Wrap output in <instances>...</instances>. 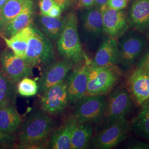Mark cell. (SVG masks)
<instances>
[{"instance_id": "cell-1", "label": "cell", "mask_w": 149, "mask_h": 149, "mask_svg": "<svg viewBox=\"0 0 149 149\" xmlns=\"http://www.w3.org/2000/svg\"><path fill=\"white\" fill-rule=\"evenodd\" d=\"M54 127V120L50 114L42 110L31 112L21 125L19 148H42Z\"/></svg>"}, {"instance_id": "cell-2", "label": "cell", "mask_w": 149, "mask_h": 149, "mask_svg": "<svg viewBox=\"0 0 149 149\" xmlns=\"http://www.w3.org/2000/svg\"><path fill=\"white\" fill-rule=\"evenodd\" d=\"M56 43L60 55L75 66L82 64L88 58L80 42L78 19L74 12L64 17V27Z\"/></svg>"}, {"instance_id": "cell-3", "label": "cell", "mask_w": 149, "mask_h": 149, "mask_svg": "<svg viewBox=\"0 0 149 149\" xmlns=\"http://www.w3.org/2000/svg\"><path fill=\"white\" fill-rule=\"evenodd\" d=\"M117 40V66L122 71H127L137 63L147 42L144 34L133 29L128 30Z\"/></svg>"}, {"instance_id": "cell-4", "label": "cell", "mask_w": 149, "mask_h": 149, "mask_svg": "<svg viewBox=\"0 0 149 149\" xmlns=\"http://www.w3.org/2000/svg\"><path fill=\"white\" fill-rule=\"evenodd\" d=\"M53 44L39 29L33 26L29 39L24 59L32 68L43 70L55 61Z\"/></svg>"}, {"instance_id": "cell-5", "label": "cell", "mask_w": 149, "mask_h": 149, "mask_svg": "<svg viewBox=\"0 0 149 149\" xmlns=\"http://www.w3.org/2000/svg\"><path fill=\"white\" fill-rule=\"evenodd\" d=\"M121 69L117 65L100 67L90 60L87 66V89L86 95H106L119 80Z\"/></svg>"}, {"instance_id": "cell-6", "label": "cell", "mask_w": 149, "mask_h": 149, "mask_svg": "<svg viewBox=\"0 0 149 149\" xmlns=\"http://www.w3.org/2000/svg\"><path fill=\"white\" fill-rule=\"evenodd\" d=\"M130 130V123L125 117L120 118L107 124L105 128L92 136L91 146L97 149L114 148L127 139Z\"/></svg>"}, {"instance_id": "cell-7", "label": "cell", "mask_w": 149, "mask_h": 149, "mask_svg": "<svg viewBox=\"0 0 149 149\" xmlns=\"http://www.w3.org/2000/svg\"><path fill=\"white\" fill-rule=\"evenodd\" d=\"M107 101L105 95H85L75 103L72 116L78 123H98L103 119Z\"/></svg>"}, {"instance_id": "cell-8", "label": "cell", "mask_w": 149, "mask_h": 149, "mask_svg": "<svg viewBox=\"0 0 149 149\" xmlns=\"http://www.w3.org/2000/svg\"><path fill=\"white\" fill-rule=\"evenodd\" d=\"M42 93L40 100L42 110L50 116L61 113L69 104L66 80Z\"/></svg>"}, {"instance_id": "cell-9", "label": "cell", "mask_w": 149, "mask_h": 149, "mask_svg": "<svg viewBox=\"0 0 149 149\" xmlns=\"http://www.w3.org/2000/svg\"><path fill=\"white\" fill-rule=\"evenodd\" d=\"M1 70L14 84L32 74V68L24 59L17 56L12 52L6 50L0 53Z\"/></svg>"}, {"instance_id": "cell-10", "label": "cell", "mask_w": 149, "mask_h": 149, "mask_svg": "<svg viewBox=\"0 0 149 149\" xmlns=\"http://www.w3.org/2000/svg\"><path fill=\"white\" fill-rule=\"evenodd\" d=\"M132 102L129 93L124 88L112 92L107 101V106L102 120L109 124L125 116L131 111Z\"/></svg>"}, {"instance_id": "cell-11", "label": "cell", "mask_w": 149, "mask_h": 149, "mask_svg": "<svg viewBox=\"0 0 149 149\" xmlns=\"http://www.w3.org/2000/svg\"><path fill=\"white\" fill-rule=\"evenodd\" d=\"M90 59H86L82 64L76 65L66 77L68 101L70 104H75L86 95L87 89V66Z\"/></svg>"}, {"instance_id": "cell-12", "label": "cell", "mask_w": 149, "mask_h": 149, "mask_svg": "<svg viewBox=\"0 0 149 149\" xmlns=\"http://www.w3.org/2000/svg\"><path fill=\"white\" fill-rule=\"evenodd\" d=\"M74 65L66 59L54 61L43 70L38 82L39 92L43 93L48 88L66 80Z\"/></svg>"}, {"instance_id": "cell-13", "label": "cell", "mask_w": 149, "mask_h": 149, "mask_svg": "<svg viewBox=\"0 0 149 149\" xmlns=\"http://www.w3.org/2000/svg\"><path fill=\"white\" fill-rule=\"evenodd\" d=\"M101 10L104 32L108 37L118 39L129 30L127 15L124 10H115L106 5Z\"/></svg>"}, {"instance_id": "cell-14", "label": "cell", "mask_w": 149, "mask_h": 149, "mask_svg": "<svg viewBox=\"0 0 149 149\" xmlns=\"http://www.w3.org/2000/svg\"><path fill=\"white\" fill-rule=\"evenodd\" d=\"M127 18L130 28L144 35L149 33V0H135Z\"/></svg>"}, {"instance_id": "cell-15", "label": "cell", "mask_w": 149, "mask_h": 149, "mask_svg": "<svg viewBox=\"0 0 149 149\" xmlns=\"http://www.w3.org/2000/svg\"><path fill=\"white\" fill-rule=\"evenodd\" d=\"M128 86L134 100L143 106L149 98V73L136 68L128 78Z\"/></svg>"}, {"instance_id": "cell-16", "label": "cell", "mask_w": 149, "mask_h": 149, "mask_svg": "<svg viewBox=\"0 0 149 149\" xmlns=\"http://www.w3.org/2000/svg\"><path fill=\"white\" fill-rule=\"evenodd\" d=\"M118 53L117 39L108 37L103 40L98 48L91 63L100 67L117 65Z\"/></svg>"}, {"instance_id": "cell-17", "label": "cell", "mask_w": 149, "mask_h": 149, "mask_svg": "<svg viewBox=\"0 0 149 149\" xmlns=\"http://www.w3.org/2000/svg\"><path fill=\"white\" fill-rule=\"evenodd\" d=\"M77 121L73 116H70L63 125L54 132L49 146L52 149H70L71 140Z\"/></svg>"}, {"instance_id": "cell-18", "label": "cell", "mask_w": 149, "mask_h": 149, "mask_svg": "<svg viewBox=\"0 0 149 149\" xmlns=\"http://www.w3.org/2000/svg\"><path fill=\"white\" fill-rule=\"evenodd\" d=\"M33 15V4L29 0L22 11L8 23L0 34V37L10 38L24 28L31 24Z\"/></svg>"}, {"instance_id": "cell-19", "label": "cell", "mask_w": 149, "mask_h": 149, "mask_svg": "<svg viewBox=\"0 0 149 149\" xmlns=\"http://www.w3.org/2000/svg\"><path fill=\"white\" fill-rule=\"evenodd\" d=\"M22 118L14 104L0 107V130L7 134H12L20 128Z\"/></svg>"}, {"instance_id": "cell-20", "label": "cell", "mask_w": 149, "mask_h": 149, "mask_svg": "<svg viewBox=\"0 0 149 149\" xmlns=\"http://www.w3.org/2000/svg\"><path fill=\"white\" fill-rule=\"evenodd\" d=\"M33 26L30 24L10 38L1 37L7 46L18 57L25 58L28 43L32 35Z\"/></svg>"}, {"instance_id": "cell-21", "label": "cell", "mask_w": 149, "mask_h": 149, "mask_svg": "<svg viewBox=\"0 0 149 149\" xmlns=\"http://www.w3.org/2000/svg\"><path fill=\"white\" fill-rule=\"evenodd\" d=\"M93 123L77 122L72 135L70 149L87 148L93 136Z\"/></svg>"}, {"instance_id": "cell-22", "label": "cell", "mask_w": 149, "mask_h": 149, "mask_svg": "<svg viewBox=\"0 0 149 149\" xmlns=\"http://www.w3.org/2000/svg\"><path fill=\"white\" fill-rule=\"evenodd\" d=\"M83 17V27L86 32L94 37H99L104 33L103 18L100 8L93 6Z\"/></svg>"}, {"instance_id": "cell-23", "label": "cell", "mask_w": 149, "mask_h": 149, "mask_svg": "<svg viewBox=\"0 0 149 149\" xmlns=\"http://www.w3.org/2000/svg\"><path fill=\"white\" fill-rule=\"evenodd\" d=\"M39 25L40 31L50 40L57 41L64 25V18L60 16L54 18L42 15L39 18Z\"/></svg>"}, {"instance_id": "cell-24", "label": "cell", "mask_w": 149, "mask_h": 149, "mask_svg": "<svg viewBox=\"0 0 149 149\" xmlns=\"http://www.w3.org/2000/svg\"><path fill=\"white\" fill-rule=\"evenodd\" d=\"M16 85L0 70V107L14 104L16 99Z\"/></svg>"}, {"instance_id": "cell-25", "label": "cell", "mask_w": 149, "mask_h": 149, "mask_svg": "<svg viewBox=\"0 0 149 149\" xmlns=\"http://www.w3.org/2000/svg\"><path fill=\"white\" fill-rule=\"evenodd\" d=\"M29 1V0L7 1L5 5L0 10L2 20V31L6 26L22 11Z\"/></svg>"}, {"instance_id": "cell-26", "label": "cell", "mask_w": 149, "mask_h": 149, "mask_svg": "<svg viewBox=\"0 0 149 149\" xmlns=\"http://www.w3.org/2000/svg\"><path fill=\"white\" fill-rule=\"evenodd\" d=\"M131 130L149 143V111L142 109L130 123Z\"/></svg>"}, {"instance_id": "cell-27", "label": "cell", "mask_w": 149, "mask_h": 149, "mask_svg": "<svg viewBox=\"0 0 149 149\" xmlns=\"http://www.w3.org/2000/svg\"><path fill=\"white\" fill-rule=\"evenodd\" d=\"M17 90L21 96L32 97L39 92V87L36 81L26 77L18 82Z\"/></svg>"}, {"instance_id": "cell-28", "label": "cell", "mask_w": 149, "mask_h": 149, "mask_svg": "<svg viewBox=\"0 0 149 149\" xmlns=\"http://www.w3.org/2000/svg\"><path fill=\"white\" fill-rule=\"evenodd\" d=\"M136 68L143 70L149 73V45L146 46L138 61L136 63Z\"/></svg>"}, {"instance_id": "cell-29", "label": "cell", "mask_w": 149, "mask_h": 149, "mask_svg": "<svg viewBox=\"0 0 149 149\" xmlns=\"http://www.w3.org/2000/svg\"><path fill=\"white\" fill-rule=\"evenodd\" d=\"M55 4L54 0H40L39 2L40 15L47 16L49 11Z\"/></svg>"}, {"instance_id": "cell-30", "label": "cell", "mask_w": 149, "mask_h": 149, "mask_svg": "<svg viewBox=\"0 0 149 149\" xmlns=\"http://www.w3.org/2000/svg\"><path fill=\"white\" fill-rule=\"evenodd\" d=\"M126 149H149V143L138 140H131L125 145Z\"/></svg>"}, {"instance_id": "cell-31", "label": "cell", "mask_w": 149, "mask_h": 149, "mask_svg": "<svg viewBox=\"0 0 149 149\" xmlns=\"http://www.w3.org/2000/svg\"><path fill=\"white\" fill-rule=\"evenodd\" d=\"M126 0H107V6L115 10H123L127 6Z\"/></svg>"}, {"instance_id": "cell-32", "label": "cell", "mask_w": 149, "mask_h": 149, "mask_svg": "<svg viewBox=\"0 0 149 149\" xmlns=\"http://www.w3.org/2000/svg\"><path fill=\"white\" fill-rule=\"evenodd\" d=\"M14 138L12 134H7L0 130V148L10 146L13 143Z\"/></svg>"}, {"instance_id": "cell-33", "label": "cell", "mask_w": 149, "mask_h": 149, "mask_svg": "<svg viewBox=\"0 0 149 149\" xmlns=\"http://www.w3.org/2000/svg\"><path fill=\"white\" fill-rule=\"evenodd\" d=\"M62 8L58 5V4H55L53 7L49 11L47 16L52 17L54 18H56L61 16V14L63 11Z\"/></svg>"}, {"instance_id": "cell-34", "label": "cell", "mask_w": 149, "mask_h": 149, "mask_svg": "<svg viewBox=\"0 0 149 149\" xmlns=\"http://www.w3.org/2000/svg\"><path fill=\"white\" fill-rule=\"evenodd\" d=\"M79 6L82 8H90L94 6V0H79Z\"/></svg>"}, {"instance_id": "cell-35", "label": "cell", "mask_w": 149, "mask_h": 149, "mask_svg": "<svg viewBox=\"0 0 149 149\" xmlns=\"http://www.w3.org/2000/svg\"><path fill=\"white\" fill-rule=\"evenodd\" d=\"M74 1L75 0H54V1L60 6L63 10L71 5Z\"/></svg>"}, {"instance_id": "cell-36", "label": "cell", "mask_w": 149, "mask_h": 149, "mask_svg": "<svg viewBox=\"0 0 149 149\" xmlns=\"http://www.w3.org/2000/svg\"><path fill=\"white\" fill-rule=\"evenodd\" d=\"M107 0H94V6L99 8L107 5Z\"/></svg>"}, {"instance_id": "cell-37", "label": "cell", "mask_w": 149, "mask_h": 149, "mask_svg": "<svg viewBox=\"0 0 149 149\" xmlns=\"http://www.w3.org/2000/svg\"><path fill=\"white\" fill-rule=\"evenodd\" d=\"M142 109L149 111V98L147 100V101L144 103V104L142 106Z\"/></svg>"}, {"instance_id": "cell-38", "label": "cell", "mask_w": 149, "mask_h": 149, "mask_svg": "<svg viewBox=\"0 0 149 149\" xmlns=\"http://www.w3.org/2000/svg\"><path fill=\"white\" fill-rule=\"evenodd\" d=\"M8 0H0V10L2 8V7L5 5L6 3Z\"/></svg>"}, {"instance_id": "cell-39", "label": "cell", "mask_w": 149, "mask_h": 149, "mask_svg": "<svg viewBox=\"0 0 149 149\" xmlns=\"http://www.w3.org/2000/svg\"><path fill=\"white\" fill-rule=\"evenodd\" d=\"M2 31V16L0 11V34Z\"/></svg>"}, {"instance_id": "cell-40", "label": "cell", "mask_w": 149, "mask_h": 149, "mask_svg": "<svg viewBox=\"0 0 149 149\" xmlns=\"http://www.w3.org/2000/svg\"><path fill=\"white\" fill-rule=\"evenodd\" d=\"M126 1H131V0H126Z\"/></svg>"}]
</instances>
